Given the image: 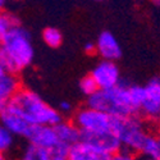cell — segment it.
I'll return each mask as SVG.
<instances>
[{
    "label": "cell",
    "instance_id": "1",
    "mask_svg": "<svg viewBox=\"0 0 160 160\" xmlns=\"http://www.w3.org/2000/svg\"><path fill=\"white\" fill-rule=\"evenodd\" d=\"M143 86L121 83L110 90H98L87 98V106L110 117H135L140 113Z\"/></svg>",
    "mask_w": 160,
    "mask_h": 160
},
{
    "label": "cell",
    "instance_id": "2",
    "mask_svg": "<svg viewBox=\"0 0 160 160\" xmlns=\"http://www.w3.org/2000/svg\"><path fill=\"white\" fill-rule=\"evenodd\" d=\"M35 49L30 32L18 23L8 31L0 41V64L13 73L18 74L32 64Z\"/></svg>",
    "mask_w": 160,
    "mask_h": 160
},
{
    "label": "cell",
    "instance_id": "3",
    "mask_svg": "<svg viewBox=\"0 0 160 160\" xmlns=\"http://www.w3.org/2000/svg\"><path fill=\"white\" fill-rule=\"evenodd\" d=\"M9 104L33 127H54L63 121V117L58 109L49 105L31 88H21Z\"/></svg>",
    "mask_w": 160,
    "mask_h": 160
},
{
    "label": "cell",
    "instance_id": "4",
    "mask_svg": "<svg viewBox=\"0 0 160 160\" xmlns=\"http://www.w3.org/2000/svg\"><path fill=\"white\" fill-rule=\"evenodd\" d=\"M113 132L122 145V150L138 152L149 132L145 122L137 115L135 117H113Z\"/></svg>",
    "mask_w": 160,
    "mask_h": 160
},
{
    "label": "cell",
    "instance_id": "5",
    "mask_svg": "<svg viewBox=\"0 0 160 160\" xmlns=\"http://www.w3.org/2000/svg\"><path fill=\"white\" fill-rule=\"evenodd\" d=\"M72 122L79 129L82 137L113 132V117L92 109L87 105L74 113Z\"/></svg>",
    "mask_w": 160,
    "mask_h": 160
},
{
    "label": "cell",
    "instance_id": "6",
    "mask_svg": "<svg viewBox=\"0 0 160 160\" xmlns=\"http://www.w3.org/2000/svg\"><path fill=\"white\" fill-rule=\"evenodd\" d=\"M99 90H110L121 85V71L114 62H99L90 73Z\"/></svg>",
    "mask_w": 160,
    "mask_h": 160
},
{
    "label": "cell",
    "instance_id": "7",
    "mask_svg": "<svg viewBox=\"0 0 160 160\" xmlns=\"http://www.w3.org/2000/svg\"><path fill=\"white\" fill-rule=\"evenodd\" d=\"M0 122L14 137H22L28 140L33 129V126H31L26 121L9 102H7L0 112Z\"/></svg>",
    "mask_w": 160,
    "mask_h": 160
},
{
    "label": "cell",
    "instance_id": "8",
    "mask_svg": "<svg viewBox=\"0 0 160 160\" xmlns=\"http://www.w3.org/2000/svg\"><path fill=\"white\" fill-rule=\"evenodd\" d=\"M140 113L149 121H158L160 115V77L152 78L143 86Z\"/></svg>",
    "mask_w": 160,
    "mask_h": 160
},
{
    "label": "cell",
    "instance_id": "9",
    "mask_svg": "<svg viewBox=\"0 0 160 160\" xmlns=\"http://www.w3.org/2000/svg\"><path fill=\"white\" fill-rule=\"evenodd\" d=\"M95 46H96V54L102 60L115 63L122 57L121 44H119L117 37L109 31H104L99 35Z\"/></svg>",
    "mask_w": 160,
    "mask_h": 160
},
{
    "label": "cell",
    "instance_id": "10",
    "mask_svg": "<svg viewBox=\"0 0 160 160\" xmlns=\"http://www.w3.org/2000/svg\"><path fill=\"white\" fill-rule=\"evenodd\" d=\"M112 156L86 141H79L69 148L68 160H110Z\"/></svg>",
    "mask_w": 160,
    "mask_h": 160
},
{
    "label": "cell",
    "instance_id": "11",
    "mask_svg": "<svg viewBox=\"0 0 160 160\" xmlns=\"http://www.w3.org/2000/svg\"><path fill=\"white\" fill-rule=\"evenodd\" d=\"M28 141L31 145L36 146V148L41 149V150H45V151L50 150L51 148H54L55 145L59 143L55 129L51 126L33 127L31 135L28 137Z\"/></svg>",
    "mask_w": 160,
    "mask_h": 160
},
{
    "label": "cell",
    "instance_id": "12",
    "mask_svg": "<svg viewBox=\"0 0 160 160\" xmlns=\"http://www.w3.org/2000/svg\"><path fill=\"white\" fill-rule=\"evenodd\" d=\"M21 81L17 74L8 72L0 64V102L7 104L21 90Z\"/></svg>",
    "mask_w": 160,
    "mask_h": 160
},
{
    "label": "cell",
    "instance_id": "13",
    "mask_svg": "<svg viewBox=\"0 0 160 160\" xmlns=\"http://www.w3.org/2000/svg\"><path fill=\"white\" fill-rule=\"evenodd\" d=\"M81 140L94 145L95 148H98L99 150L106 152L110 156L118 154L122 150V145L114 132L102 133V135H98V136H87V137H82Z\"/></svg>",
    "mask_w": 160,
    "mask_h": 160
},
{
    "label": "cell",
    "instance_id": "14",
    "mask_svg": "<svg viewBox=\"0 0 160 160\" xmlns=\"http://www.w3.org/2000/svg\"><path fill=\"white\" fill-rule=\"evenodd\" d=\"M54 129H55L59 142L67 145L68 148L76 145L82 138V135H81V132H79V129L71 121H62L60 123L54 126Z\"/></svg>",
    "mask_w": 160,
    "mask_h": 160
},
{
    "label": "cell",
    "instance_id": "15",
    "mask_svg": "<svg viewBox=\"0 0 160 160\" xmlns=\"http://www.w3.org/2000/svg\"><path fill=\"white\" fill-rule=\"evenodd\" d=\"M138 154L143 155L148 160H155L159 156V142H158V136L156 135H150L146 137V140L143 141L141 149L138 151Z\"/></svg>",
    "mask_w": 160,
    "mask_h": 160
},
{
    "label": "cell",
    "instance_id": "16",
    "mask_svg": "<svg viewBox=\"0 0 160 160\" xmlns=\"http://www.w3.org/2000/svg\"><path fill=\"white\" fill-rule=\"evenodd\" d=\"M42 40L49 48L57 49L63 42V35L55 27H46L42 31Z\"/></svg>",
    "mask_w": 160,
    "mask_h": 160
},
{
    "label": "cell",
    "instance_id": "17",
    "mask_svg": "<svg viewBox=\"0 0 160 160\" xmlns=\"http://www.w3.org/2000/svg\"><path fill=\"white\" fill-rule=\"evenodd\" d=\"M17 160H48L46 151L36 148V146L28 143L26 148L21 151Z\"/></svg>",
    "mask_w": 160,
    "mask_h": 160
},
{
    "label": "cell",
    "instance_id": "18",
    "mask_svg": "<svg viewBox=\"0 0 160 160\" xmlns=\"http://www.w3.org/2000/svg\"><path fill=\"white\" fill-rule=\"evenodd\" d=\"M14 142H16V137L0 122V152L7 154L8 151H10L13 146H14Z\"/></svg>",
    "mask_w": 160,
    "mask_h": 160
},
{
    "label": "cell",
    "instance_id": "19",
    "mask_svg": "<svg viewBox=\"0 0 160 160\" xmlns=\"http://www.w3.org/2000/svg\"><path fill=\"white\" fill-rule=\"evenodd\" d=\"M68 152L69 148L67 145L59 142L54 148L46 151V158L48 160H68Z\"/></svg>",
    "mask_w": 160,
    "mask_h": 160
},
{
    "label": "cell",
    "instance_id": "20",
    "mask_svg": "<svg viewBox=\"0 0 160 160\" xmlns=\"http://www.w3.org/2000/svg\"><path fill=\"white\" fill-rule=\"evenodd\" d=\"M18 24L14 16L9 14V13H0V41L4 38V36L8 33V31L13 26Z\"/></svg>",
    "mask_w": 160,
    "mask_h": 160
},
{
    "label": "cell",
    "instance_id": "21",
    "mask_svg": "<svg viewBox=\"0 0 160 160\" xmlns=\"http://www.w3.org/2000/svg\"><path fill=\"white\" fill-rule=\"evenodd\" d=\"M79 90H81V92L83 95L90 98V96L94 95L99 88H98L96 83L94 82V79L91 78V76H86L79 81Z\"/></svg>",
    "mask_w": 160,
    "mask_h": 160
},
{
    "label": "cell",
    "instance_id": "22",
    "mask_svg": "<svg viewBox=\"0 0 160 160\" xmlns=\"http://www.w3.org/2000/svg\"><path fill=\"white\" fill-rule=\"evenodd\" d=\"M110 160H140L133 152H129V151H126V150H121L118 154L113 155Z\"/></svg>",
    "mask_w": 160,
    "mask_h": 160
},
{
    "label": "cell",
    "instance_id": "23",
    "mask_svg": "<svg viewBox=\"0 0 160 160\" xmlns=\"http://www.w3.org/2000/svg\"><path fill=\"white\" fill-rule=\"evenodd\" d=\"M58 112L62 114V117H63L64 114H69V113L72 112V105H71V102H68V101H62V102L59 104Z\"/></svg>",
    "mask_w": 160,
    "mask_h": 160
},
{
    "label": "cell",
    "instance_id": "24",
    "mask_svg": "<svg viewBox=\"0 0 160 160\" xmlns=\"http://www.w3.org/2000/svg\"><path fill=\"white\" fill-rule=\"evenodd\" d=\"M85 51L90 55H94L96 54V46H95V42H87L85 45Z\"/></svg>",
    "mask_w": 160,
    "mask_h": 160
},
{
    "label": "cell",
    "instance_id": "25",
    "mask_svg": "<svg viewBox=\"0 0 160 160\" xmlns=\"http://www.w3.org/2000/svg\"><path fill=\"white\" fill-rule=\"evenodd\" d=\"M4 7H5V3L3 2V0H0V13L4 12Z\"/></svg>",
    "mask_w": 160,
    "mask_h": 160
},
{
    "label": "cell",
    "instance_id": "26",
    "mask_svg": "<svg viewBox=\"0 0 160 160\" xmlns=\"http://www.w3.org/2000/svg\"><path fill=\"white\" fill-rule=\"evenodd\" d=\"M0 160H9V159H8L7 154H4V152H0Z\"/></svg>",
    "mask_w": 160,
    "mask_h": 160
},
{
    "label": "cell",
    "instance_id": "27",
    "mask_svg": "<svg viewBox=\"0 0 160 160\" xmlns=\"http://www.w3.org/2000/svg\"><path fill=\"white\" fill-rule=\"evenodd\" d=\"M158 142H159V156H158V159H160V133L158 135Z\"/></svg>",
    "mask_w": 160,
    "mask_h": 160
},
{
    "label": "cell",
    "instance_id": "28",
    "mask_svg": "<svg viewBox=\"0 0 160 160\" xmlns=\"http://www.w3.org/2000/svg\"><path fill=\"white\" fill-rule=\"evenodd\" d=\"M3 106H4V104H2V102H0V112H2V109H3Z\"/></svg>",
    "mask_w": 160,
    "mask_h": 160
},
{
    "label": "cell",
    "instance_id": "29",
    "mask_svg": "<svg viewBox=\"0 0 160 160\" xmlns=\"http://www.w3.org/2000/svg\"><path fill=\"white\" fill-rule=\"evenodd\" d=\"M158 124H159V127H160V115H159V118H158Z\"/></svg>",
    "mask_w": 160,
    "mask_h": 160
},
{
    "label": "cell",
    "instance_id": "30",
    "mask_svg": "<svg viewBox=\"0 0 160 160\" xmlns=\"http://www.w3.org/2000/svg\"><path fill=\"white\" fill-rule=\"evenodd\" d=\"M155 4H156V5H160V2H155Z\"/></svg>",
    "mask_w": 160,
    "mask_h": 160
},
{
    "label": "cell",
    "instance_id": "31",
    "mask_svg": "<svg viewBox=\"0 0 160 160\" xmlns=\"http://www.w3.org/2000/svg\"><path fill=\"white\" fill-rule=\"evenodd\" d=\"M155 160H160V159H155Z\"/></svg>",
    "mask_w": 160,
    "mask_h": 160
}]
</instances>
